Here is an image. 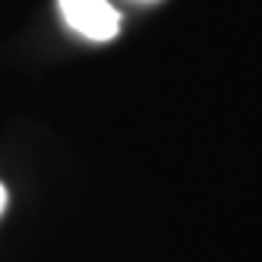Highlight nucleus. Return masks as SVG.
<instances>
[{
	"mask_svg": "<svg viewBox=\"0 0 262 262\" xmlns=\"http://www.w3.org/2000/svg\"><path fill=\"white\" fill-rule=\"evenodd\" d=\"M63 23L89 41H111L120 32V13L111 0H60Z\"/></svg>",
	"mask_w": 262,
	"mask_h": 262,
	"instance_id": "f257e3e1",
	"label": "nucleus"
},
{
	"mask_svg": "<svg viewBox=\"0 0 262 262\" xmlns=\"http://www.w3.org/2000/svg\"><path fill=\"white\" fill-rule=\"evenodd\" d=\"M4 209H7V186L0 183V215H4Z\"/></svg>",
	"mask_w": 262,
	"mask_h": 262,
	"instance_id": "f03ea898",
	"label": "nucleus"
}]
</instances>
